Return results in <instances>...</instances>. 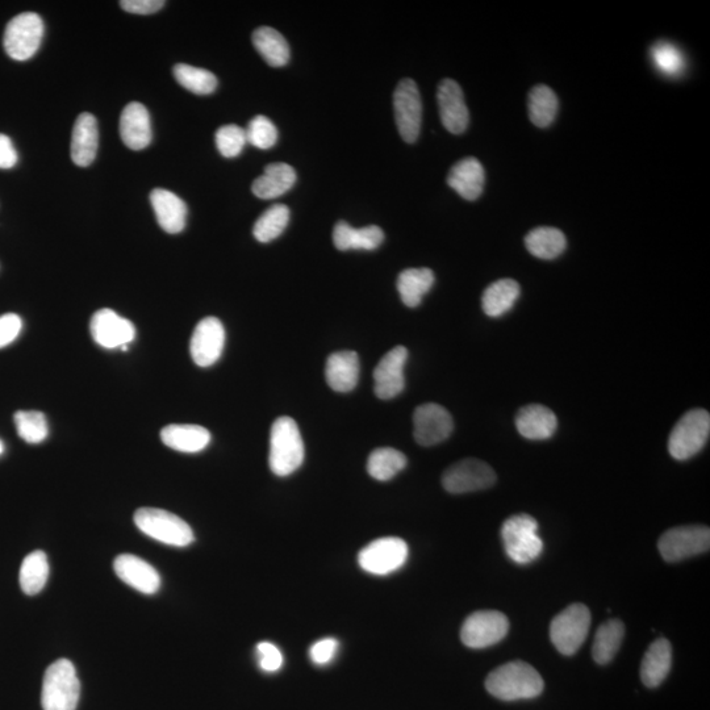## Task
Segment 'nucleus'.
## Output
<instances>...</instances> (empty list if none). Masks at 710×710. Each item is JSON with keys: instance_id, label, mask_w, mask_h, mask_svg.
<instances>
[{"instance_id": "18", "label": "nucleus", "mask_w": 710, "mask_h": 710, "mask_svg": "<svg viewBox=\"0 0 710 710\" xmlns=\"http://www.w3.org/2000/svg\"><path fill=\"white\" fill-rule=\"evenodd\" d=\"M437 102L444 127L453 135L466 132L470 123L469 108L466 106L461 86L454 79H444L440 83Z\"/></svg>"}, {"instance_id": "38", "label": "nucleus", "mask_w": 710, "mask_h": 710, "mask_svg": "<svg viewBox=\"0 0 710 710\" xmlns=\"http://www.w3.org/2000/svg\"><path fill=\"white\" fill-rule=\"evenodd\" d=\"M290 221V210L284 204H274L254 224L253 235L257 241L267 244L282 235Z\"/></svg>"}, {"instance_id": "7", "label": "nucleus", "mask_w": 710, "mask_h": 710, "mask_svg": "<svg viewBox=\"0 0 710 710\" xmlns=\"http://www.w3.org/2000/svg\"><path fill=\"white\" fill-rule=\"evenodd\" d=\"M591 612L583 604H572L550 625V638L559 653L574 655L590 632Z\"/></svg>"}, {"instance_id": "15", "label": "nucleus", "mask_w": 710, "mask_h": 710, "mask_svg": "<svg viewBox=\"0 0 710 710\" xmlns=\"http://www.w3.org/2000/svg\"><path fill=\"white\" fill-rule=\"evenodd\" d=\"M90 331L96 344L102 348H121L124 352H127L128 345L136 337L135 325L112 309H100L95 312L91 319Z\"/></svg>"}, {"instance_id": "14", "label": "nucleus", "mask_w": 710, "mask_h": 710, "mask_svg": "<svg viewBox=\"0 0 710 710\" xmlns=\"http://www.w3.org/2000/svg\"><path fill=\"white\" fill-rule=\"evenodd\" d=\"M413 436L421 446H434L448 440L454 423L448 409L428 403L420 405L413 413Z\"/></svg>"}, {"instance_id": "35", "label": "nucleus", "mask_w": 710, "mask_h": 710, "mask_svg": "<svg viewBox=\"0 0 710 710\" xmlns=\"http://www.w3.org/2000/svg\"><path fill=\"white\" fill-rule=\"evenodd\" d=\"M624 633V624L618 620H609L600 626L592 647L593 659L597 664L612 662L620 649Z\"/></svg>"}, {"instance_id": "22", "label": "nucleus", "mask_w": 710, "mask_h": 710, "mask_svg": "<svg viewBox=\"0 0 710 710\" xmlns=\"http://www.w3.org/2000/svg\"><path fill=\"white\" fill-rule=\"evenodd\" d=\"M160 227L169 235H178L186 227L187 206L174 192L156 189L150 194Z\"/></svg>"}, {"instance_id": "1", "label": "nucleus", "mask_w": 710, "mask_h": 710, "mask_svg": "<svg viewBox=\"0 0 710 710\" xmlns=\"http://www.w3.org/2000/svg\"><path fill=\"white\" fill-rule=\"evenodd\" d=\"M544 687V679L538 671L521 661L496 668L486 680L487 691L503 701L534 699L541 695Z\"/></svg>"}, {"instance_id": "33", "label": "nucleus", "mask_w": 710, "mask_h": 710, "mask_svg": "<svg viewBox=\"0 0 710 710\" xmlns=\"http://www.w3.org/2000/svg\"><path fill=\"white\" fill-rule=\"evenodd\" d=\"M434 284V274L430 269H407L400 273L398 291L405 306L419 307L424 295L428 294Z\"/></svg>"}, {"instance_id": "24", "label": "nucleus", "mask_w": 710, "mask_h": 710, "mask_svg": "<svg viewBox=\"0 0 710 710\" xmlns=\"http://www.w3.org/2000/svg\"><path fill=\"white\" fill-rule=\"evenodd\" d=\"M484 182H486V174L483 166L474 157L457 162L451 167L448 175V185L451 189L470 202L482 195Z\"/></svg>"}, {"instance_id": "26", "label": "nucleus", "mask_w": 710, "mask_h": 710, "mask_svg": "<svg viewBox=\"0 0 710 710\" xmlns=\"http://www.w3.org/2000/svg\"><path fill=\"white\" fill-rule=\"evenodd\" d=\"M672 647L666 638H659L651 643L641 664V680L647 688L661 686L670 674Z\"/></svg>"}, {"instance_id": "23", "label": "nucleus", "mask_w": 710, "mask_h": 710, "mask_svg": "<svg viewBox=\"0 0 710 710\" xmlns=\"http://www.w3.org/2000/svg\"><path fill=\"white\" fill-rule=\"evenodd\" d=\"M516 428L528 440H547L557 430L558 420L551 409L541 404H530L517 413Z\"/></svg>"}, {"instance_id": "31", "label": "nucleus", "mask_w": 710, "mask_h": 710, "mask_svg": "<svg viewBox=\"0 0 710 710\" xmlns=\"http://www.w3.org/2000/svg\"><path fill=\"white\" fill-rule=\"evenodd\" d=\"M520 296L519 283L513 279H500L486 288L482 298L484 313L490 317L505 315Z\"/></svg>"}, {"instance_id": "4", "label": "nucleus", "mask_w": 710, "mask_h": 710, "mask_svg": "<svg viewBox=\"0 0 710 710\" xmlns=\"http://www.w3.org/2000/svg\"><path fill=\"white\" fill-rule=\"evenodd\" d=\"M538 522L529 515L509 517L501 528L504 549L508 557L519 565L536 561L544 550V542L538 537Z\"/></svg>"}, {"instance_id": "41", "label": "nucleus", "mask_w": 710, "mask_h": 710, "mask_svg": "<svg viewBox=\"0 0 710 710\" xmlns=\"http://www.w3.org/2000/svg\"><path fill=\"white\" fill-rule=\"evenodd\" d=\"M246 140L249 144L258 149L267 150L273 148L278 141V129L273 121L265 116H256L250 120L248 128L245 129Z\"/></svg>"}, {"instance_id": "2", "label": "nucleus", "mask_w": 710, "mask_h": 710, "mask_svg": "<svg viewBox=\"0 0 710 710\" xmlns=\"http://www.w3.org/2000/svg\"><path fill=\"white\" fill-rule=\"evenodd\" d=\"M304 442L299 426L288 416L278 417L271 426L269 465L277 476L294 474L303 465Z\"/></svg>"}, {"instance_id": "17", "label": "nucleus", "mask_w": 710, "mask_h": 710, "mask_svg": "<svg viewBox=\"0 0 710 710\" xmlns=\"http://www.w3.org/2000/svg\"><path fill=\"white\" fill-rule=\"evenodd\" d=\"M408 359V350L396 346L378 363L374 370V392L379 399L390 400L402 394L405 388L404 367Z\"/></svg>"}, {"instance_id": "16", "label": "nucleus", "mask_w": 710, "mask_h": 710, "mask_svg": "<svg viewBox=\"0 0 710 710\" xmlns=\"http://www.w3.org/2000/svg\"><path fill=\"white\" fill-rule=\"evenodd\" d=\"M225 345V329L216 317H206L196 325L190 342L192 361L210 367L219 361Z\"/></svg>"}, {"instance_id": "11", "label": "nucleus", "mask_w": 710, "mask_h": 710, "mask_svg": "<svg viewBox=\"0 0 710 710\" xmlns=\"http://www.w3.org/2000/svg\"><path fill=\"white\" fill-rule=\"evenodd\" d=\"M496 482L495 471L479 459H463L450 466L442 476V486L450 494L461 495L487 490Z\"/></svg>"}, {"instance_id": "44", "label": "nucleus", "mask_w": 710, "mask_h": 710, "mask_svg": "<svg viewBox=\"0 0 710 710\" xmlns=\"http://www.w3.org/2000/svg\"><path fill=\"white\" fill-rule=\"evenodd\" d=\"M258 663L265 672H277L283 666V654L274 643L261 642L257 646Z\"/></svg>"}, {"instance_id": "37", "label": "nucleus", "mask_w": 710, "mask_h": 710, "mask_svg": "<svg viewBox=\"0 0 710 710\" xmlns=\"http://www.w3.org/2000/svg\"><path fill=\"white\" fill-rule=\"evenodd\" d=\"M407 466V457L402 451L392 448L375 449L367 461V473L379 482H388Z\"/></svg>"}, {"instance_id": "43", "label": "nucleus", "mask_w": 710, "mask_h": 710, "mask_svg": "<svg viewBox=\"0 0 710 710\" xmlns=\"http://www.w3.org/2000/svg\"><path fill=\"white\" fill-rule=\"evenodd\" d=\"M655 66L667 75H678L684 69V57L675 45L658 43L651 49Z\"/></svg>"}, {"instance_id": "47", "label": "nucleus", "mask_w": 710, "mask_h": 710, "mask_svg": "<svg viewBox=\"0 0 710 710\" xmlns=\"http://www.w3.org/2000/svg\"><path fill=\"white\" fill-rule=\"evenodd\" d=\"M120 6L129 14L152 15L164 8L165 2L162 0H123L120 2Z\"/></svg>"}, {"instance_id": "25", "label": "nucleus", "mask_w": 710, "mask_h": 710, "mask_svg": "<svg viewBox=\"0 0 710 710\" xmlns=\"http://www.w3.org/2000/svg\"><path fill=\"white\" fill-rule=\"evenodd\" d=\"M325 379L333 391H353L359 379V358L355 352H337L329 355L325 366Z\"/></svg>"}, {"instance_id": "13", "label": "nucleus", "mask_w": 710, "mask_h": 710, "mask_svg": "<svg viewBox=\"0 0 710 710\" xmlns=\"http://www.w3.org/2000/svg\"><path fill=\"white\" fill-rule=\"evenodd\" d=\"M507 616L497 611H479L466 618L461 630L463 645L470 649H486L507 636Z\"/></svg>"}, {"instance_id": "39", "label": "nucleus", "mask_w": 710, "mask_h": 710, "mask_svg": "<svg viewBox=\"0 0 710 710\" xmlns=\"http://www.w3.org/2000/svg\"><path fill=\"white\" fill-rule=\"evenodd\" d=\"M173 74L179 85L196 95H208L216 90L217 78L211 71L179 64L174 66Z\"/></svg>"}, {"instance_id": "27", "label": "nucleus", "mask_w": 710, "mask_h": 710, "mask_svg": "<svg viewBox=\"0 0 710 710\" xmlns=\"http://www.w3.org/2000/svg\"><path fill=\"white\" fill-rule=\"evenodd\" d=\"M161 440L167 448L192 454L210 445L211 433L200 425L174 424L162 429Z\"/></svg>"}, {"instance_id": "21", "label": "nucleus", "mask_w": 710, "mask_h": 710, "mask_svg": "<svg viewBox=\"0 0 710 710\" xmlns=\"http://www.w3.org/2000/svg\"><path fill=\"white\" fill-rule=\"evenodd\" d=\"M99 146V129L94 115L85 112L78 116L71 135V160L87 167L93 164Z\"/></svg>"}, {"instance_id": "6", "label": "nucleus", "mask_w": 710, "mask_h": 710, "mask_svg": "<svg viewBox=\"0 0 710 710\" xmlns=\"http://www.w3.org/2000/svg\"><path fill=\"white\" fill-rule=\"evenodd\" d=\"M710 434V415L705 409H693L679 420L670 434L668 451L678 461L695 457L707 445Z\"/></svg>"}, {"instance_id": "29", "label": "nucleus", "mask_w": 710, "mask_h": 710, "mask_svg": "<svg viewBox=\"0 0 710 710\" xmlns=\"http://www.w3.org/2000/svg\"><path fill=\"white\" fill-rule=\"evenodd\" d=\"M295 182V170L290 165L277 162L266 166L265 173L254 181L252 191L257 198L275 199L290 191Z\"/></svg>"}, {"instance_id": "8", "label": "nucleus", "mask_w": 710, "mask_h": 710, "mask_svg": "<svg viewBox=\"0 0 710 710\" xmlns=\"http://www.w3.org/2000/svg\"><path fill=\"white\" fill-rule=\"evenodd\" d=\"M43 36V19L33 12H24L8 23L4 32V49L12 60L27 61L39 50Z\"/></svg>"}, {"instance_id": "45", "label": "nucleus", "mask_w": 710, "mask_h": 710, "mask_svg": "<svg viewBox=\"0 0 710 710\" xmlns=\"http://www.w3.org/2000/svg\"><path fill=\"white\" fill-rule=\"evenodd\" d=\"M338 647H340V643H338L336 638L320 639V641L313 643L311 649H309V657L317 666H325V664L331 663L336 658Z\"/></svg>"}, {"instance_id": "42", "label": "nucleus", "mask_w": 710, "mask_h": 710, "mask_svg": "<svg viewBox=\"0 0 710 710\" xmlns=\"http://www.w3.org/2000/svg\"><path fill=\"white\" fill-rule=\"evenodd\" d=\"M246 144H248V140H246L245 129L238 127V125H224V127L217 129L216 146L221 156L235 158L241 154Z\"/></svg>"}, {"instance_id": "5", "label": "nucleus", "mask_w": 710, "mask_h": 710, "mask_svg": "<svg viewBox=\"0 0 710 710\" xmlns=\"http://www.w3.org/2000/svg\"><path fill=\"white\" fill-rule=\"evenodd\" d=\"M135 524L142 533L161 544L185 547L194 542V532L186 521L157 508H141L135 513Z\"/></svg>"}, {"instance_id": "9", "label": "nucleus", "mask_w": 710, "mask_h": 710, "mask_svg": "<svg viewBox=\"0 0 710 710\" xmlns=\"http://www.w3.org/2000/svg\"><path fill=\"white\" fill-rule=\"evenodd\" d=\"M710 547V530L707 526H679L668 530L658 542L664 561L680 562L703 554Z\"/></svg>"}, {"instance_id": "28", "label": "nucleus", "mask_w": 710, "mask_h": 710, "mask_svg": "<svg viewBox=\"0 0 710 710\" xmlns=\"http://www.w3.org/2000/svg\"><path fill=\"white\" fill-rule=\"evenodd\" d=\"M384 241V233L377 225L355 229L340 221L333 229V244L338 250H375Z\"/></svg>"}, {"instance_id": "3", "label": "nucleus", "mask_w": 710, "mask_h": 710, "mask_svg": "<svg viewBox=\"0 0 710 710\" xmlns=\"http://www.w3.org/2000/svg\"><path fill=\"white\" fill-rule=\"evenodd\" d=\"M81 696V683L74 664L58 659L45 672L41 704L44 710H75Z\"/></svg>"}, {"instance_id": "20", "label": "nucleus", "mask_w": 710, "mask_h": 710, "mask_svg": "<svg viewBox=\"0 0 710 710\" xmlns=\"http://www.w3.org/2000/svg\"><path fill=\"white\" fill-rule=\"evenodd\" d=\"M120 137L132 150H142L152 142L150 115L141 103L132 102L120 116Z\"/></svg>"}, {"instance_id": "49", "label": "nucleus", "mask_w": 710, "mask_h": 710, "mask_svg": "<svg viewBox=\"0 0 710 710\" xmlns=\"http://www.w3.org/2000/svg\"><path fill=\"white\" fill-rule=\"evenodd\" d=\"M3 453H4V444H3L2 440H0V455H2Z\"/></svg>"}, {"instance_id": "10", "label": "nucleus", "mask_w": 710, "mask_h": 710, "mask_svg": "<svg viewBox=\"0 0 710 710\" xmlns=\"http://www.w3.org/2000/svg\"><path fill=\"white\" fill-rule=\"evenodd\" d=\"M408 555V545L400 538H379L363 547L358 555V563L363 571L384 576L400 570L407 562Z\"/></svg>"}, {"instance_id": "12", "label": "nucleus", "mask_w": 710, "mask_h": 710, "mask_svg": "<svg viewBox=\"0 0 710 710\" xmlns=\"http://www.w3.org/2000/svg\"><path fill=\"white\" fill-rule=\"evenodd\" d=\"M394 111L400 136L408 144H413L420 136L423 103H421L419 87L412 79L405 78L396 87Z\"/></svg>"}, {"instance_id": "36", "label": "nucleus", "mask_w": 710, "mask_h": 710, "mask_svg": "<svg viewBox=\"0 0 710 710\" xmlns=\"http://www.w3.org/2000/svg\"><path fill=\"white\" fill-rule=\"evenodd\" d=\"M558 98L554 91L545 85L533 87L529 94L528 108L530 121L538 128H547L553 124L558 112Z\"/></svg>"}, {"instance_id": "40", "label": "nucleus", "mask_w": 710, "mask_h": 710, "mask_svg": "<svg viewBox=\"0 0 710 710\" xmlns=\"http://www.w3.org/2000/svg\"><path fill=\"white\" fill-rule=\"evenodd\" d=\"M16 430L28 444H40L48 437V421L39 411H19L15 413Z\"/></svg>"}, {"instance_id": "19", "label": "nucleus", "mask_w": 710, "mask_h": 710, "mask_svg": "<svg viewBox=\"0 0 710 710\" xmlns=\"http://www.w3.org/2000/svg\"><path fill=\"white\" fill-rule=\"evenodd\" d=\"M116 575L129 587L145 595H154L161 587V576L156 568L136 555L123 554L115 559Z\"/></svg>"}, {"instance_id": "48", "label": "nucleus", "mask_w": 710, "mask_h": 710, "mask_svg": "<svg viewBox=\"0 0 710 710\" xmlns=\"http://www.w3.org/2000/svg\"><path fill=\"white\" fill-rule=\"evenodd\" d=\"M18 164V153L10 137L0 133V169H12Z\"/></svg>"}, {"instance_id": "46", "label": "nucleus", "mask_w": 710, "mask_h": 710, "mask_svg": "<svg viewBox=\"0 0 710 710\" xmlns=\"http://www.w3.org/2000/svg\"><path fill=\"white\" fill-rule=\"evenodd\" d=\"M23 321L15 313L0 316V349L14 342L22 332Z\"/></svg>"}, {"instance_id": "30", "label": "nucleus", "mask_w": 710, "mask_h": 710, "mask_svg": "<svg viewBox=\"0 0 710 710\" xmlns=\"http://www.w3.org/2000/svg\"><path fill=\"white\" fill-rule=\"evenodd\" d=\"M253 44L263 60L273 68H282L290 61V45L271 27H261L253 33Z\"/></svg>"}, {"instance_id": "34", "label": "nucleus", "mask_w": 710, "mask_h": 710, "mask_svg": "<svg viewBox=\"0 0 710 710\" xmlns=\"http://www.w3.org/2000/svg\"><path fill=\"white\" fill-rule=\"evenodd\" d=\"M49 578V563L44 551H33L27 555L20 568V587L25 595L35 596L44 590Z\"/></svg>"}, {"instance_id": "32", "label": "nucleus", "mask_w": 710, "mask_h": 710, "mask_svg": "<svg viewBox=\"0 0 710 710\" xmlns=\"http://www.w3.org/2000/svg\"><path fill=\"white\" fill-rule=\"evenodd\" d=\"M525 245L532 256L541 260H554L565 252L567 241L559 229L540 227L526 235Z\"/></svg>"}]
</instances>
